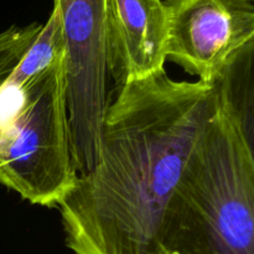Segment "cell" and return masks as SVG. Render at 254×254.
Segmentation results:
<instances>
[{"mask_svg": "<svg viewBox=\"0 0 254 254\" xmlns=\"http://www.w3.org/2000/svg\"><path fill=\"white\" fill-rule=\"evenodd\" d=\"M217 82L174 81L165 69L118 87L102 126L99 159L56 206L73 254H170L174 197Z\"/></svg>", "mask_w": 254, "mask_h": 254, "instance_id": "6da1fadb", "label": "cell"}, {"mask_svg": "<svg viewBox=\"0 0 254 254\" xmlns=\"http://www.w3.org/2000/svg\"><path fill=\"white\" fill-rule=\"evenodd\" d=\"M170 254H254L253 139L220 97L174 197Z\"/></svg>", "mask_w": 254, "mask_h": 254, "instance_id": "7a4b0ae2", "label": "cell"}, {"mask_svg": "<svg viewBox=\"0 0 254 254\" xmlns=\"http://www.w3.org/2000/svg\"><path fill=\"white\" fill-rule=\"evenodd\" d=\"M64 52L25 92L0 128V184L32 205L56 207L76 181Z\"/></svg>", "mask_w": 254, "mask_h": 254, "instance_id": "3957f363", "label": "cell"}, {"mask_svg": "<svg viewBox=\"0 0 254 254\" xmlns=\"http://www.w3.org/2000/svg\"><path fill=\"white\" fill-rule=\"evenodd\" d=\"M166 59L198 81L215 82L254 44V0H166Z\"/></svg>", "mask_w": 254, "mask_h": 254, "instance_id": "277c9868", "label": "cell"}, {"mask_svg": "<svg viewBox=\"0 0 254 254\" xmlns=\"http://www.w3.org/2000/svg\"><path fill=\"white\" fill-rule=\"evenodd\" d=\"M166 40L163 0H106L109 77L118 87L165 69Z\"/></svg>", "mask_w": 254, "mask_h": 254, "instance_id": "5b68a950", "label": "cell"}, {"mask_svg": "<svg viewBox=\"0 0 254 254\" xmlns=\"http://www.w3.org/2000/svg\"><path fill=\"white\" fill-rule=\"evenodd\" d=\"M64 54L61 17L57 7L54 6L32 46L0 86V128L21 106L27 88Z\"/></svg>", "mask_w": 254, "mask_h": 254, "instance_id": "8992f818", "label": "cell"}, {"mask_svg": "<svg viewBox=\"0 0 254 254\" xmlns=\"http://www.w3.org/2000/svg\"><path fill=\"white\" fill-rule=\"evenodd\" d=\"M42 25L31 22L27 26L9 27L0 32V86L12 73L41 31Z\"/></svg>", "mask_w": 254, "mask_h": 254, "instance_id": "52a82bcc", "label": "cell"}]
</instances>
